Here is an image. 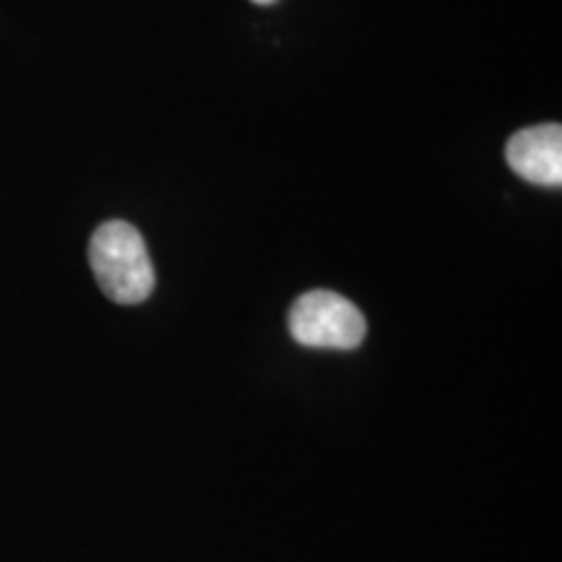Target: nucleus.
Returning <instances> with one entry per match:
<instances>
[{
	"instance_id": "nucleus-1",
	"label": "nucleus",
	"mask_w": 562,
	"mask_h": 562,
	"mask_svg": "<svg viewBox=\"0 0 562 562\" xmlns=\"http://www.w3.org/2000/svg\"><path fill=\"white\" fill-rule=\"evenodd\" d=\"M89 263L102 292L117 305H138L154 290V266L140 232L128 222H104L89 243Z\"/></svg>"
},
{
	"instance_id": "nucleus-2",
	"label": "nucleus",
	"mask_w": 562,
	"mask_h": 562,
	"mask_svg": "<svg viewBox=\"0 0 562 562\" xmlns=\"http://www.w3.org/2000/svg\"><path fill=\"white\" fill-rule=\"evenodd\" d=\"M290 334L302 347L351 351L364 341L368 323L351 300L331 290H313L294 300Z\"/></svg>"
},
{
	"instance_id": "nucleus-4",
	"label": "nucleus",
	"mask_w": 562,
	"mask_h": 562,
	"mask_svg": "<svg viewBox=\"0 0 562 562\" xmlns=\"http://www.w3.org/2000/svg\"><path fill=\"white\" fill-rule=\"evenodd\" d=\"M252 3H258V5H273V3H277V0H252Z\"/></svg>"
},
{
	"instance_id": "nucleus-3",
	"label": "nucleus",
	"mask_w": 562,
	"mask_h": 562,
	"mask_svg": "<svg viewBox=\"0 0 562 562\" xmlns=\"http://www.w3.org/2000/svg\"><path fill=\"white\" fill-rule=\"evenodd\" d=\"M510 170L526 182L560 188L562 182V128L558 123L533 125L513 133L505 144Z\"/></svg>"
}]
</instances>
